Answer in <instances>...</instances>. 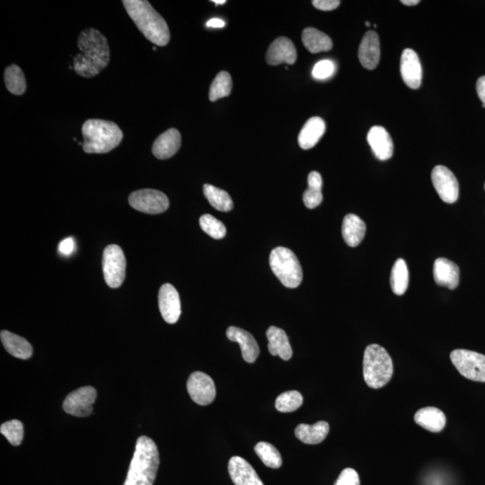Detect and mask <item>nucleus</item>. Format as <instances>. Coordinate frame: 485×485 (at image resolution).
I'll return each mask as SVG.
<instances>
[{"mask_svg": "<svg viewBox=\"0 0 485 485\" xmlns=\"http://www.w3.org/2000/svg\"><path fill=\"white\" fill-rule=\"evenodd\" d=\"M80 53L73 58L75 73L84 77H93L105 70L110 61L107 39L99 30L84 29L77 41Z\"/></svg>", "mask_w": 485, "mask_h": 485, "instance_id": "obj_1", "label": "nucleus"}, {"mask_svg": "<svg viewBox=\"0 0 485 485\" xmlns=\"http://www.w3.org/2000/svg\"><path fill=\"white\" fill-rule=\"evenodd\" d=\"M127 13L137 27L152 44L165 46L170 41V31L165 19L146 0H123Z\"/></svg>", "mask_w": 485, "mask_h": 485, "instance_id": "obj_2", "label": "nucleus"}, {"mask_svg": "<svg viewBox=\"0 0 485 485\" xmlns=\"http://www.w3.org/2000/svg\"><path fill=\"white\" fill-rule=\"evenodd\" d=\"M157 445L151 438L141 436L136 443L134 455L123 485H153L159 467Z\"/></svg>", "mask_w": 485, "mask_h": 485, "instance_id": "obj_3", "label": "nucleus"}, {"mask_svg": "<svg viewBox=\"0 0 485 485\" xmlns=\"http://www.w3.org/2000/svg\"><path fill=\"white\" fill-rule=\"evenodd\" d=\"M83 149L89 154H105L122 142L123 133L119 126L110 120L90 119L82 126Z\"/></svg>", "mask_w": 485, "mask_h": 485, "instance_id": "obj_4", "label": "nucleus"}, {"mask_svg": "<svg viewBox=\"0 0 485 485\" xmlns=\"http://www.w3.org/2000/svg\"><path fill=\"white\" fill-rule=\"evenodd\" d=\"M393 373V360L385 348L370 344L364 351L363 377L367 386L379 389L391 380Z\"/></svg>", "mask_w": 485, "mask_h": 485, "instance_id": "obj_5", "label": "nucleus"}, {"mask_svg": "<svg viewBox=\"0 0 485 485\" xmlns=\"http://www.w3.org/2000/svg\"><path fill=\"white\" fill-rule=\"evenodd\" d=\"M270 266L285 287L295 289L301 284V265L291 249L282 246L273 249L270 255Z\"/></svg>", "mask_w": 485, "mask_h": 485, "instance_id": "obj_6", "label": "nucleus"}, {"mask_svg": "<svg viewBox=\"0 0 485 485\" xmlns=\"http://www.w3.org/2000/svg\"><path fill=\"white\" fill-rule=\"evenodd\" d=\"M451 360L455 369L465 379L485 382V355L458 349L452 351Z\"/></svg>", "mask_w": 485, "mask_h": 485, "instance_id": "obj_7", "label": "nucleus"}, {"mask_svg": "<svg viewBox=\"0 0 485 485\" xmlns=\"http://www.w3.org/2000/svg\"><path fill=\"white\" fill-rule=\"evenodd\" d=\"M103 271L106 284L110 288L122 286L126 275V258L119 246L111 245L103 251Z\"/></svg>", "mask_w": 485, "mask_h": 485, "instance_id": "obj_8", "label": "nucleus"}, {"mask_svg": "<svg viewBox=\"0 0 485 485\" xmlns=\"http://www.w3.org/2000/svg\"><path fill=\"white\" fill-rule=\"evenodd\" d=\"M129 203L136 210L146 214H160L169 207V200L165 194L152 189L134 191L129 197Z\"/></svg>", "mask_w": 485, "mask_h": 485, "instance_id": "obj_9", "label": "nucleus"}, {"mask_svg": "<svg viewBox=\"0 0 485 485\" xmlns=\"http://www.w3.org/2000/svg\"><path fill=\"white\" fill-rule=\"evenodd\" d=\"M97 397L93 386H83L68 393L63 402V410L76 417H87L93 412V405Z\"/></svg>", "mask_w": 485, "mask_h": 485, "instance_id": "obj_10", "label": "nucleus"}, {"mask_svg": "<svg viewBox=\"0 0 485 485\" xmlns=\"http://www.w3.org/2000/svg\"><path fill=\"white\" fill-rule=\"evenodd\" d=\"M433 187L439 197L446 203L452 204L458 201L459 185L455 175L444 165H437L432 172Z\"/></svg>", "mask_w": 485, "mask_h": 485, "instance_id": "obj_11", "label": "nucleus"}, {"mask_svg": "<svg viewBox=\"0 0 485 485\" xmlns=\"http://www.w3.org/2000/svg\"><path fill=\"white\" fill-rule=\"evenodd\" d=\"M187 390L194 402L200 405H210L216 397V386L207 374L196 371L191 374L187 381Z\"/></svg>", "mask_w": 485, "mask_h": 485, "instance_id": "obj_12", "label": "nucleus"}, {"mask_svg": "<svg viewBox=\"0 0 485 485\" xmlns=\"http://www.w3.org/2000/svg\"><path fill=\"white\" fill-rule=\"evenodd\" d=\"M159 310L164 320L168 324H175L181 315V301L174 286L164 284L158 293Z\"/></svg>", "mask_w": 485, "mask_h": 485, "instance_id": "obj_13", "label": "nucleus"}, {"mask_svg": "<svg viewBox=\"0 0 485 485\" xmlns=\"http://www.w3.org/2000/svg\"><path fill=\"white\" fill-rule=\"evenodd\" d=\"M401 75L403 82L412 89H418L422 84V68L417 53L412 49H405L401 57Z\"/></svg>", "mask_w": 485, "mask_h": 485, "instance_id": "obj_14", "label": "nucleus"}, {"mask_svg": "<svg viewBox=\"0 0 485 485\" xmlns=\"http://www.w3.org/2000/svg\"><path fill=\"white\" fill-rule=\"evenodd\" d=\"M297 61V50L294 44L286 37L277 38L267 51L266 61L272 66L279 64L292 65Z\"/></svg>", "mask_w": 485, "mask_h": 485, "instance_id": "obj_15", "label": "nucleus"}, {"mask_svg": "<svg viewBox=\"0 0 485 485\" xmlns=\"http://www.w3.org/2000/svg\"><path fill=\"white\" fill-rule=\"evenodd\" d=\"M229 472L235 485H265L252 465L242 458H230Z\"/></svg>", "mask_w": 485, "mask_h": 485, "instance_id": "obj_16", "label": "nucleus"}, {"mask_svg": "<svg viewBox=\"0 0 485 485\" xmlns=\"http://www.w3.org/2000/svg\"><path fill=\"white\" fill-rule=\"evenodd\" d=\"M359 60L367 70H373L380 60V42L375 31H367L360 42Z\"/></svg>", "mask_w": 485, "mask_h": 485, "instance_id": "obj_17", "label": "nucleus"}, {"mask_svg": "<svg viewBox=\"0 0 485 485\" xmlns=\"http://www.w3.org/2000/svg\"><path fill=\"white\" fill-rule=\"evenodd\" d=\"M367 142L379 160L385 161L392 157L393 153L392 138L382 126H374L370 129L367 133Z\"/></svg>", "mask_w": 485, "mask_h": 485, "instance_id": "obj_18", "label": "nucleus"}, {"mask_svg": "<svg viewBox=\"0 0 485 485\" xmlns=\"http://www.w3.org/2000/svg\"><path fill=\"white\" fill-rule=\"evenodd\" d=\"M227 336L231 341L240 345L243 359L253 363L259 356L260 349L255 338L248 332L236 327L227 328Z\"/></svg>", "mask_w": 485, "mask_h": 485, "instance_id": "obj_19", "label": "nucleus"}, {"mask_svg": "<svg viewBox=\"0 0 485 485\" xmlns=\"http://www.w3.org/2000/svg\"><path fill=\"white\" fill-rule=\"evenodd\" d=\"M458 266L455 263L441 257L434 262L433 276L438 285L449 289H455L459 284Z\"/></svg>", "mask_w": 485, "mask_h": 485, "instance_id": "obj_20", "label": "nucleus"}, {"mask_svg": "<svg viewBox=\"0 0 485 485\" xmlns=\"http://www.w3.org/2000/svg\"><path fill=\"white\" fill-rule=\"evenodd\" d=\"M182 143L181 134L177 129H169L156 139L152 152L158 159H168L177 154Z\"/></svg>", "mask_w": 485, "mask_h": 485, "instance_id": "obj_21", "label": "nucleus"}, {"mask_svg": "<svg viewBox=\"0 0 485 485\" xmlns=\"http://www.w3.org/2000/svg\"><path fill=\"white\" fill-rule=\"evenodd\" d=\"M266 337L269 341L268 350L272 356H279L283 360L291 359L292 348L288 335L282 329L276 327H269L266 332Z\"/></svg>", "mask_w": 485, "mask_h": 485, "instance_id": "obj_22", "label": "nucleus"}, {"mask_svg": "<svg viewBox=\"0 0 485 485\" xmlns=\"http://www.w3.org/2000/svg\"><path fill=\"white\" fill-rule=\"evenodd\" d=\"M325 122L320 117H312L309 119L299 132L298 145L303 149L314 148L324 136Z\"/></svg>", "mask_w": 485, "mask_h": 485, "instance_id": "obj_23", "label": "nucleus"}, {"mask_svg": "<svg viewBox=\"0 0 485 485\" xmlns=\"http://www.w3.org/2000/svg\"><path fill=\"white\" fill-rule=\"evenodd\" d=\"M366 224L359 216L355 214H348L345 216L341 233L347 245L356 247L360 245L366 234Z\"/></svg>", "mask_w": 485, "mask_h": 485, "instance_id": "obj_24", "label": "nucleus"}, {"mask_svg": "<svg viewBox=\"0 0 485 485\" xmlns=\"http://www.w3.org/2000/svg\"><path fill=\"white\" fill-rule=\"evenodd\" d=\"M415 421L423 429L436 433L445 428L447 419L441 410L436 407H424L415 413Z\"/></svg>", "mask_w": 485, "mask_h": 485, "instance_id": "obj_25", "label": "nucleus"}, {"mask_svg": "<svg viewBox=\"0 0 485 485\" xmlns=\"http://www.w3.org/2000/svg\"><path fill=\"white\" fill-rule=\"evenodd\" d=\"M3 346L9 354L20 360H28L32 357V347L25 338L11 332L3 330L0 334Z\"/></svg>", "mask_w": 485, "mask_h": 485, "instance_id": "obj_26", "label": "nucleus"}, {"mask_svg": "<svg viewBox=\"0 0 485 485\" xmlns=\"http://www.w3.org/2000/svg\"><path fill=\"white\" fill-rule=\"evenodd\" d=\"M329 431H330V426L327 422H318L313 425L302 423L295 429V436L303 443L317 445L325 441Z\"/></svg>", "mask_w": 485, "mask_h": 485, "instance_id": "obj_27", "label": "nucleus"}, {"mask_svg": "<svg viewBox=\"0 0 485 485\" xmlns=\"http://www.w3.org/2000/svg\"><path fill=\"white\" fill-rule=\"evenodd\" d=\"M302 42L309 53L314 54L329 51L333 48L332 39L325 32L313 27H308L303 31Z\"/></svg>", "mask_w": 485, "mask_h": 485, "instance_id": "obj_28", "label": "nucleus"}, {"mask_svg": "<svg viewBox=\"0 0 485 485\" xmlns=\"http://www.w3.org/2000/svg\"><path fill=\"white\" fill-rule=\"evenodd\" d=\"M308 188L303 195V201L308 209H315L323 201L322 187H323V179L318 172H311L308 178Z\"/></svg>", "mask_w": 485, "mask_h": 485, "instance_id": "obj_29", "label": "nucleus"}, {"mask_svg": "<svg viewBox=\"0 0 485 485\" xmlns=\"http://www.w3.org/2000/svg\"><path fill=\"white\" fill-rule=\"evenodd\" d=\"M203 193L211 206L215 209L223 211V213H229L233 209L232 199L226 191L207 184H204Z\"/></svg>", "mask_w": 485, "mask_h": 485, "instance_id": "obj_30", "label": "nucleus"}, {"mask_svg": "<svg viewBox=\"0 0 485 485\" xmlns=\"http://www.w3.org/2000/svg\"><path fill=\"white\" fill-rule=\"evenodd\" d=\"M390 284L396 295L405 294L409 285V271L405 260H396L392 268Z\"/></svg>", "mask_w": 485, "mask_h": 485, "instance_id": "obj_31", "label": "nucleus"}, {"mask_svg": "<svg viewBox=\"0 0 485 485\" xmlns=\"http://www.w3.org/2000/svg\"><path fill=\"white\" fill-rule=\"evenodd\" d=\"M4 77L6 89L11 94L21 96L27 90L25 75L18 65L13 64L6 68Z\"/></svg>", "mask_w": 485, "mask_h": 485, "instance_id": "obj_32", "label": "nucleus"}, {"mask_svg": "<svg viewBox=\"0 0 485 485\" xmlns=\"http://www.w3.org/2000/svg\"><path fill=\"white\" fill-rule=\"evenodd\" d=\"M255 451L267 467L277 470L282 465V458L278 449L268 442H259L255 447Z\"/></svg>", "mask_w": 485, "mask_h": 485, "instance_id": "obj_33", "label": "nucleus"}, {"mask_svg": "<svg viewBox=\"0 0 485 485\" xmlns=\"http://www.w3.org/2000/svg\"><path fill=\"white\" fill-rule=\"evenodd\" d=\"M232 79L227 71H221L215 77L210 89V100L211 102L229 96L232 90Z\"/></svg>", "mask_w": 485, "mask_h": 485, "instance_id": "obj_34", "label": "nucleus"}, {"mask_svg": "<svg viewBox=\"0 0 485 485\" xmlns=\"http://www.w3.org/2000/svg\"><path fill=\"white\" fill-rule=\"evenodd\" d=\"M303 405V396L298 391H288L282 393L277 397L276 409L282 412H295Z\"/></svg>", "mask_w": 485, "mask_h": 485, "instance_id": "obj_35", "label": "nucleus"}, {"mask_svg": "<svg viewBox=\"0 0 485 485\" xmlns=\"http://www.w3.org/2000/svg\"><path fill=\"white\" fill-rule=\"evenodd\" d=\"M200 226L207 235L214 239H221L226 236L227 229L225 225L210 214H205L201 217Z\"/></svg>", "mask_w": 485, "mask_h": 485, "instance_id": "obj_36", "label": "nucleus"}, {"mask_svg": "<svg viewBox=\"0 0 485 485\" xmlns=\"http://www.w3.org/2000/svg\"><path fill=\"white\" fill-rule=\"evenodd\" d=\"M0 432L8 439L9 443L13 446H19L24 439V425L18 420L3 423L0 427Z\"/></svg>", "mask_w": 485, "mask_h": 485, "instance_id": "obj_37", "label": "nucleus"}, {"mask_svg": "<svg viewBox=\"0 0 485 485\" xmlns=\"http://www.w3.org/2000/svg\"><path fill=\"white\" fill-rule=\"evenodd\" d=\"M335 70H336V67L333 61L324 60L315 65L312 75L315 80H325L333 76Z\"/></svg>", "mask_w": 485, "mask_h": 485, "instance_id": "obj_38", "label": "nucleus"}, {"mask_svg": "<svg viewBox=\"0 0 485 485\" xmlns=\"http://www.w3.org/2000/svg\"><path fill=\"white\" fill-rule=\"evenodd\" d=\"M334 485H360L359 474L353 468H346L341 472Z\"/></svg>", "mask_w": 485, "mask_h": 485, "instance_id": "obj_39", "label": "nucleus"}, {"mask_svg": "<svg viewBox=\"0 0 485 485\" xmlns=\"http://www.w3.org/2000/svg\"><path fill=\"white\" fill-rule=\"evenodd\" d=\"M312 4L319 11H332L340 6L341 1L339 0H314Z\"/></svg>", "mask_w": 485, "mask_h": 485, "instance_id": "obj_40", "label": "nucleus"}, {"mask_svg": "<svg viewBox=\"0 0 485 485\" xmlns=\"http://www.w3.org/2000/svg\"><path fill=\"white\" fill-rule=\"evenodd\" d=\"M74 249L75 242L73 237H68V239L61 241L58 245V252L65 256H70L74 252Z\"/></svg>", "mask_w": 485, "mask_h": 485, "instance_id": "obj_41", "label": "nucleus"}, {"mask_svg": "<svg viewBox=\"0 0 485 485\" xmlns=\"http://www.w3.org/2000/svg\"><path fill=\"white\" fill-rule=\"evenodd\" d=\"M477 91L478 96H479L480 100L484 103L483 106L485 107V76L481 77L477 80Z\"/></svg>", "mask_w": 485, "mask_h": 485, "instance_id": "obj_42", "label": "nucleus"}, {"mask_svg": "<svg viewBox=\"0 0 485 485\" xmlns=\"http://www.w3.org/2000/svg\"><path fill=\"white\" fill-rule=\"evenodd\" d=\"M226 25L223 20L219 18H213L206 23L207 27L222 28Z\"/></svg>", "mask_w": 485, "mask_h": 485, "instance_id": "obj_43", "label": "nucleus"}, {"mask_svg": "<svg viewBox=\"0 0 485 485\" xmlns=\"http://www.w3.org/2000/svg\"><path fill=\"white\" fill-rule=\"evenodd\" d=\"M401 2L402 4L409 6H416L420 3L419 0H402Z\"/></svg>", "mask_w": 485, "mask_h": 485, "instance_id": "obj_44", "label": "nucleus"}, {"mask_svg": "<svg viewBox=\"0 0 485 485\" xmlns=\"http://www.w3.org/2000/svg\"><path fill=\"white\" fill-rule=\"evenodd\" d=\"M214 4L218 5H224L226 4V0H213V1Z\"/></svg>", "mask_w": 485, "mask_h": 485, "instance_id": "obj_45", "label": "nucleus"}, {"mask_svg": "<svg viewBox=\"0 0 485 485\" xmlns=\"http://www.w3.org/2000/svg\"><path fill=\"white\" fill-rule=\"evenodd\" d=\"M366 25H367V27H370V22H366Z\"/></svg>", "mask_w": 485, "mask_h": 485, "instance_id": "obj_46", "label": "nucleus"}, {"mask_svg": "<svg viewBox=\"0 0 485 485\" xmlns=\"http://www.w3.org/2000/svg\"><path fill=\"white\" fill-rule=\"evenodd\" d=\"M484 188H485V185H484Z\"/></svg>", "mask_w": 485, "mask_h": 485, "instance_id": "obj_47", "label": "nucleus"}]
</instances>
